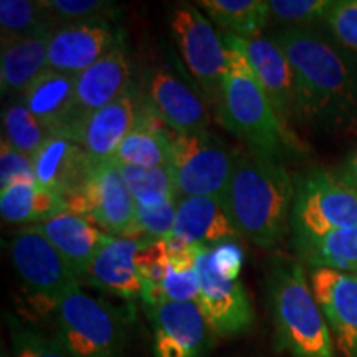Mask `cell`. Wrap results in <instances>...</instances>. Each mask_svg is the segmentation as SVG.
Listing matches in <instances>:
<instances>
[{
    "instance_id": "cell-13",
    "label": "cell",
    "mask_w": 357,
    "mask_h": 357,
    "mask_svg": "<svg viewBox=\"0 0 357 357\" xmlns=\"http://www.w3.org/2000/svg\"><path fill=\"white\" fill-rule=\"evenodd\" d=\"M121 42L123 33L111 20L63 24L50 35L47 70L79 75L121 47Z\"/></svg>"
},
{
    "instance_id": "cell-8",
    "label": "cell",
    "mask_w": 357,
    "mask_h": 357,
    "mask_svg": "<svg viewBox=\"0 0 357 357\" xmlns=\"http://www.w3.org/2000/svg\"><path fill=\"white\" fill-rule=\"evenodd\" d=\"M171 30L178 53L195 88L217 114L227 73L225 45L211 20L194 6H178L171 13Z\"/></svg>"
},
{
    "instance_id": "cell-31",
    "label": "cell",
    "mask_w": 357,
    "mask_h": 357,
    "mask_svg": "<svg viewBox=\"0 0 357 357\" xmlns=\"http://www.w3.org/2000/svg\"><path fill=\"white\" fill-rule=\"evenodd\" d=\"M55 29V22L40 2L32 0H2L0 2V32L3 40L22 38L42 30Z\"/></svg>"
},
{
    "instance_id": "cell-26",
    "label": "cell",
    "mask_w": 357,
    "mask_h": 357,
    "mask_svg": "<svg viewBox=\"0 0 357 357\" xmlns=\"http://www.w3.org/2000/svg\"><path fill=\"white\" fill-rule=\"evenodd\" d=\"M293 248L312 270L357 273V225L321 236H293Z\"/></svg>"
},
{
    "instance_id": "cell-23",
    "label": "cell",
    "mask_w": 357,
    "mask_h": 357,
    "mask_svg": "<svg viewBox=\"0 0 357 357\" xmlns=\"http://www.w3.org/2000/svg\"><path fill=\"white\" fill-rule=\"evenodd\" d=\"M53 30L47 29L29 37L3 40L0 56L2 96H22L47 70L48 42Z\"/></svg>"
},
{
    "instance_id": "cell-30",
    "label": "cell",
    "mask_w": 357,
    "mask_h": 357,
    "mask_svg": "<svg viewBox=\"0 0 357 357\" xmlns=\"http://www.w3.org/2000/svg\"><path fill=\"white\" fill-rule=\"evenodd\" d=\"M3 126V139L8 144L20 151L22 154L35 158L42 146L53 136L50 128L40 123L35 116L25 108L22 101L12 102L8 108L3 111L2 116Z\"/></svg>"
},
{
    "instance_id": "cell-33",
    "label": "cell",
    "mask_w": 357,
    "mask_h": 357,
    "mask_svg": "<svg viewBox=\"0 0 357 357\" xmlns=\"http://www.w3.org/2000/svg\"><path fill=\"white\" fill-rule=\"evenodd\" d=\"M42 6L52 20L65 24L93 20H113L118 7L106 0H42Z\"/></svg>"
},
{
    "instance_id": "cell-3",
    "label": "cell",
    "mask_w": 357,
    "mask_h": 357,
    "mask_svg": "<svg viewBox=\"0 0 357 357\" xmlns=\"http://www.w3.org/2000/svg\"><path fill=\"white\" fill-rule=\"evenodd\" d=\"M227 73L217 121L245 142L248 151L281 160L287 151L300 153L280 126L238 37L223 33Z\"/></svg>"
},
{
    "instance_id": "cell-1",
    "label": "cell",
    "mask_w": 357,
    "mask_h": 357,
    "mask_svg": "<svg viewBox=\"0 0 357 357\" xmlns=\"http://www.w3.org/2000/svg\"><path fill=\"white\" fill-rule=\"evenodd\" d=\"M294 77L296 123L326 134L357 136V63L307 26L270 33Z\"/></svg>"
},
{
    "instance_id": "cell-22",
    "label": "cell",
    "mask_w": 357,
    "mask_h": 357,
    "mask_svg": "<svg viewBox=\"0 0 357 357\" xmlns=\"http://www.w3.org/2000/svg\"><path fill=\"white\" fill-rule=\"evenodd\" d=\"M35 227L60 252L77 278L111 236L102 234L89 218L73 212L60 213Z\"/></svg>"
},
{
    "instance_id": "cell-25",
    "label": "cell",
    "mask_w": 357,
    "mask_h": 357,
    "mask_svg": "<svg viewBox=\"0 0 357 357\" xmlns=\"http://www.w3.org/2000/svg\"><path fill=\"white\" fill-rule=\"evenodd\" d=\"M169 131L171 129L164 126L142 101L137 124L119 144L113 160L119 166L171 167Z\"/></svg>"
},
{
    "instance_id": "cell-32",
    "label": "cell",
    "mask_w": 357,
    "mask_h": 357,
    "mask_svg": "<svg viewBox=\"0 0 357 357\" xmlns=\"http://www.w3.org/2000/svg\"><path fill=\"white\" fill-rule=\"evenodd\" d=\"M268 22L289 26H306L326 19L333 3L329 0H268Z\"/></svg>"
},
{
    "instance_id": "cell-29",
    "label": "cell",
    "mask_w": 357,
    "mask_h": 357,
    "mask_svg": "<svg viewBox=\"0 0 357 357\" xmlns=\"http://www.w3.org/2000/svg\"><path fill=\"white\" fill-rule=\"evenodd\" d=\"M119 171L137 207H154L169 199H177L171 167L119 166Z\"/></svg>"
},
{
    "instance_id": "cell-10",
    "label": "cell",
    "mask_w": 357,
    "mask_h": 357,
    "mask_svg": "<svg viewBox=\"0 0 357 357\" xmlns=\"http://www.w3.org/2000/svg\"><path fill=\"white\" fill-rule=\"evenodd\" d=\"M70 212L96 223L111 236L137 238L136 202L113 159L93 162L83 185L66 200Z\"/></svg>"
},
{
    "instance_id": "cell-18",
    "label": "cell",
    "mask_w": 357,
    "mask_h": 357,
    "mask_svg": "<svg viewBox=\"0 0 357 357\" xmlns=\"http://www.w3.org/2000/svg\"><path fill=\"white\" fill-rule=\"evenodd\" d=\"M141 109L142 95L132 84L123 96L84 119L71 139L86 151L93 162L111 160L137 124Z\"/></svg>"
},
{
    "instance_id": "cell-38",
    "label": "cell",
    "mask_w": 357,
    "mask_h": 357,
    "mask_svg": "<svg viewBox=\"0 0 357 357\" xmlns=\"http://www.w3.org/2000/svg\"><path fill=\"white\" fill-rule=\"evenodd\" d=\"M164 301H176V303H189L197 301L200 294V275L199 270L185 271V273H176L169 268L166 278L162 284Z\"/></svg>"
},
{
    "instance_id": "cell-40",
    "label": "cell",
    "mask_w": 357,
    "mask_h": 357,
    "mask_svg": "<svg viewBox=\"0 0 357 357\" xmlns=\"http://www.w3.org/2000/svg\"><path fill=\"white\" fill-rule=\"evenodd\" d=\"M213 265L222 276L229 280H238L243 265V250L235 242H223L212 247Z\"/></svg>"
},
{
    "instance_id": "cell-9",
    "label": "cell",
    "mask_w": 357,
    "mask_h": 357,
    "mask_svg": "<svg viewBox=\"0 0 357 357\" xmlns=\"http://www.w3.org/2000/svg\"><path fill=\"white\" fill-rule=\"evenodd\" d=\"M8 250L25 291L42 310L53 311L60 298L79 284L65 258L35 225L17 231Z\"/></svg>"
},
{
    "instance_id": "cell-27",
    "label": "cell",
    "mask_w": 357,
    "mask_h": 357,
    "mask_svg": "<svg viewBox=\"0 0 357 357\" xmlns=\"http://www.w3.org/2000/svg\"><path fill=\"white\" fill-rule=\"evenodd\" d=\"M65 212H70L66 200L37 181L15 182L0 192V213L6 222L38 225Z\"/></svg>"
},
{
    "instance_id": "cell-21",
    "label": "cell",
    "mask_w": 357,
    "mask_h": 357,
    "mask_svg": "<svg viewBox=\"0 0 357 357\" xmlns=\"http://www.w3.org/2000/svg\"><path fill=\"white\" fill-rule=\"evenodd\" d=\"M172 236L204 248L234 242L238 231L218 197H178Z\"/></svg>"
},
{
    "instance_id": "cell-5",
    "label": "cell",
    "mask_w": 357,
    "mask_h": 357,
    "mask_svg": "<svg viewBox=\"0 0 357 357\" xmlns=\"http://www.w3.org/2000/svg\"><path fill=\"white\" fill-rule=\"evenodd\" d=\"M56 339L71 357H121L126 321L108 301L71 287L53 310Z\"/></svg>"
},
{
    "instance_id": "cell-39",
    "label": "cell",
    "mask_w": 357,
    "mask_h": 357,
    "mask_svg": "<svg viewBox=\"0 0 357 357\" xmlns=\"http://www.w3.org/2000/svg\"><path fill=\"white\" fill-rule=\"evenodd\" d=\"M166 242L167 255H169V268L176 273H185V271L197 270L199 258L202 255L204 247L199 245H190L177 236H169L164 240Z\"/></svg>"
},
{
    "instance_id": "cell-14",
    "label": "cell",
    "mask_w": 357,
    "mask_h": 357,
    "mask_svg": "<svg viewBox=\"0 0 357 357\" xmlns=\"http://www.w3.org/2000/svg\"><path fill=\"white\" fill-rule=\"evenodd\" d=\"M243 52L248 58L253 73L260 82L263 91L273 108L280 126L287 132L289 141L301 151V142L294 134L296 123V95L294 77L284 53L268 37L242 40Z\"/></svg>"
},
{
    "instance_id": "cell-11",
    "label": "cell",
    "mask_w": 357,
    "mask_h": 357,
    "mask_svg": "<svg viewBox=\"0 0 357 357\" xmlns=\"http://www.w3.org/2000/svg\"><path fill=\"white\" fill-rule=\"evenodd\" d=\"M141 95L146 108L171 131H208L207 102L199 89L190 86L171 65H158L147 71Z\"/></svg>"
},
{
    "instance_id": "cell-34",
    "label": "cell",
    "mask_w": 357,
    "mask_h": 357,
    "mask_svg": "<svg viewBox=\"0 0 357 357\" xmlns=\"http://www.w3.org/2000/svg\"><path fill=\"white\" fill-rule=\"evenodd\" d=\"M8 329L15 357H71L58 339L47 337L20 321L8 319Z\"/></svg>"
},
{
    "instance_id": "cell-17",
    "label": "cell",
    "mask_w": 357,
    "mask_h": 357,
    "mask_svg": "<svg viewBox=\"0 0 357 357\" xmlns=\"http://www.w3.org/2000/svg\"><path fill=\"white\" fill-rule=\"evenodd\" d=\"M311 288L342 357H357V273L312 270Z\"/></svg>"
},
{
    "instance_id": "cell-12",
    "label": "cell",
    "mask_w": 357,
    "mask_h": 357,
    "mask_svg": "<svg viewBox=\"0 0 357 357\" xmlns=\"http://www.w3.org/2000/svg\"><path fill=\"white\" fill-rule=\"evenodd\" d=\"M197 270L200 275L197 305L207 318L211 331L218 336L247 331L253 323V310L243 284L218 273L213 265L212 248H204Z\"/></svg>"
},
{
    "instance_id": "cell-20",
    "label": "cell",
    "mask_w": 357,
    "mask_h": 357,
    "mask_svg": "<svg viewBox=\"0 0 357 357\" xmlns=\"http://www.w3.org/2000/svg\"><path fill=\"white\" fill-rule=\"evenodd\" d=\"M93 160L78 142L55 132L33 158L35 181L68 200L83 185Z\"/></svg>"
},
{
    "instance_id": "cell-19",
    "label": "cell",
    "mask_w": 357,
    "mask_h": 357,
    "mask_svg": "<svg viewBox=\"0 0 357 357\" xmlns=\"http://www.w3.org/2000/svg\"><path fill=\"white\" fill-rule=\"evenodd\" d=\"M141 243L142 240L109 236L78 275V281L124 300L141 298L142 283L136 270V253Z\"/></svg>"
},
{
    "instance_id": "cell-7",
    "label": "cell",
    "mask_w": 357,
    "mask_h": 357,
    "mask_svg": "<svg viewBox=\"0 0 357 357\" xmlns=\"http://www.w3.org/2000/svg\"><path fill=\"white\" fill-rule=\"evenodd\" d=\"M171 139V169L178 197L223 199L235 155L211 131L176 132Z\"/></svg>"
},
{
    "instance_id": "cell-16",
    "label": "cell",
    "mask_w": 357,
    "mask_h": 357,
    "mask_svg": "<svg viewBox=\"0 0 357 357\" xmlns=\"http://www.w3.org/2000/svg\"><path fill=\"white\" fill-rule=\"evenodd\" d=\"M154 331V357H200L211 326L197 301L146 306Z\"/></svg>"
},
{
    "instance_id": "cell-15",
    "label": "cell",
    "mask_w": 357,
    "mask_h": 357,
    "mask_svg": "<svg viewBox=\"0 0 357 357\" xmlns=\"http://www.w3.org/2000/svg\"><path fill=\"white\" fill-rule=\"evenodd\" d=\"M131 86V61L121 45L78 75L73 111L61 134L73 137L84 119L118 100Z\"/></svg>"
},
{
    "instance_id": "cell-2",
    "label": "cell",
    "mask_w": 357,
    "mask_h": 357,
    "mask_svg": "<svg viewBox=\"0 0 357 357\" xmlns=\"http://www.w3.org/2000/svg\"><path fill=\"white\" fill-rule=\"evenodd\" d=\"M294 181L281 160L252 151L235 155L223 204L240 236L273 247L291 229Z\"/></svg>"
},
{
    "instance_id": "cell-28",
    "label": "cell",
    "mask_w": 357,
    "mask_h": 357,
    "mask_svg": "<svg viewBox=\"0 0 357 357\" xmlns=\"http://www.w3.org/2000/svg\"><path fill=\"white\" fill-rule=\"evenodd\" d=\"M197 6L225 35L242 40L261 37L268 24V3L263 0H200Z\"/></svg>"
},
{
    "instance_id": "cell-37",
    "label": "cell",
    "mask_w": 357,
    "mask_h": 357,
    "mask_svg": "<svg viewBox=\"0 0 357 357\" xmlns=\"http://www.w3.org/2000/svg\"><path fill=\"white\" fill-rule=\"evenodd\" d=\"M20 181H35L33 159L22 154L15 147L8 144L2 137V151H0V187L7 189L8 185Z\"/></svg>"
},
{
    "instance_id": "cell-4",
    "label": "cell",
    "mask_w": 357,
    "mask_h": 357,
    "mask_svg": "<svg viewBox=\"0 0 357 357\" xmlns=\"http://www.w3.org/2000/svg\"><path fill=\"white\" fill-rule=\"evenodd\" d=\"M266 288L281 349L291 357H336L331 329L300 261L275 255Z\"/></svg>"
},
{
    "instance_id": "cell-35",
    "label": "cell",
    "mask_w": 357,
    "mask_h": 357,
    "mask_svg": "<svg viewBox=\"0 0 357 357\" xmlns=\"http://www.w3.org/2000/svg\"><path fill=\"white\" fill-rule=\"evenodd\" d=\"M177 199H169L154 207H137L136 229L137 234H144L147 240H166L172 236L176 223Z\"/></svg>"
},
{
    "instance_id": "cell-6",
    "label": "cell",
    "mask_w": 357,
    "mask_h": 357,
    "mask_svg": "<svg viewBox=\"0 0 357 357\" xmlns=\"http://www.w3.org/2000/svg\"><path fill=\"white\" fill-rule=\"evenodd\" d=\"M357 225V189L337 172L311 169L294 178L293 236H321Z\"/></svg>"
},
{
    "instance_id": "cell-24",
    "label": "cell",
    "mask_w": 357,
    "mask_h": 357,
    "mask_svg": "<svg viewBox=\"0 0 357 357\" xmlns=\"http://www.w3.org/2000/svg\"><path fill=\"white\" fill-rule=\"evenodd\" d=\"M78 75L45 70L20 96L25 108L53 132H65L75 102Z\"/></svg>"
},
{
    "instance_id": "cell-41",
    "label": "cell",
    "mask_w": 357,
    "mask_h": 357,
    "mask_svg": "<svg viewBox=\"0 0 357 357\" xmlns=\"http://www.w3.org/2000/svg\"><path fill=\"white\" fill-rule=\"evenodd\" d=\"M337 174L342 181H346L347 184L357 189V149H354L347 155L342 166L339 167Z\"/></svg>"
},
{
    "instance_id": "cell-36",
    "label": "cell",
    "mask_w": 357,
    "mask_h": 357,
    "mask_svg": "<svg viewBox=\"0 0 357 357\" xmlns=\"http://www.w3.org/2000/svg\"><path fill=\"white\" fill-rule=\"evenodd\" d=\"M326 22L339 42L357 52V0L334 2Z\"/></svg>"
}]
</instances>
